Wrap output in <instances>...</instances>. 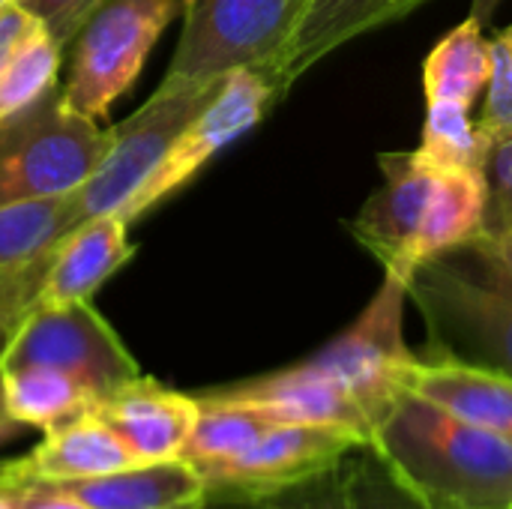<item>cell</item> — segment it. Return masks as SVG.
I'll return each mask as SVG.
<instances>
[{
  "label": "cell",
  "mask_w": 512,
  "mask_h": 509,
  "mask_svg": "<svg viewBox=\"0 0 512 509\" xmlns=\"http://www.w3.org/2000/svg\"><path fill=\"white\" fill-rule=\"evenodd\" d=\"M390 480L423 509H510L512 441L402 393L369 447Z\"/></svg>",
  "instance_id": "obj_1"
},
{
  "label": "cell",
  "mask_w": 512,
  "mask_h": 509,
  "mask_svg": "<svg viewBox=\"0 0 512 509\" xmlns=\"http://www.w3.org/2000/svg\"><path fill=\"white\" fill-rule=\"evenodd\" d=\"M408 297L423 312L429 357L512 375V264L498 240L480 234L420 264Z\"/></svg>",
  "instance_id": "obj_2"
},
{
  "label": "cell",
  "mask_w": 512,
  "mask_h": 509,
  "mask_svg": "<svg viewBox=\"0 0 512 509\" xmlns=\"http://www.w3.org/2000/svg\"><path fill=\"white\" fill-rule=\"evenodd\" d=\"M105 147L108 129L69 108L54 87L0 120V207L78 192Z\"/></svg>",
  "instance_id": "obj_3"
},
{
  "label": "cell",
  "mask_w": 512,
  "mask_h": 509,
  "mask_svg": "<svg viewBox=\"0 0 512 509\" xmlns=\"http://www.w3.org/2000/svg\"><path fill=\"white\" fill-rule=\"evenodd\" d=\"M222 78H189L165 75L156 93L135 108L123 123L108 129V147L96 171L84 180L75 195L78 219H93L102 213H123L135 192L159 168L177 135L195 120V114L216 96Z\"/></svg>",
  "instance_id": "obj_4"
},
{
  "label": "cell",
  "mask_w": 512,
  "mask_h": 509,
  "mask_svg": "<svg viewBox=\"0 0 512 509\" xmlns=\"http://www.w3.org/2000/svg\"><path fill=\"white\" fill-rule=\"evenodd\" d=\"M180 9L183 0H105L72 39L69 81L60 90L69 108L105 120Z\"/></svg>",
  "instance_id": "obj_5"
},
{
  "label": "cell",
  "mask_w": 512,
  "mask_h": 509,
  "mask_svg": "<svg viewBox=\"0 0 512 509\" xmlns=\"http://www.w3.org/2000/svg\"><path fill=\"white\" fill-rule=\"evenodd\" d=\"M294 18V0H183V30L168 75L222 78L249 66L273 81Z\"/></svg>",
  "instance_id": "obj_6"
},
{
  "label": "cell",
  "mask_w": 512,
  "mask_h": 509,
  "mask_svg": "<svg viewBox=\"0 0 512 509\" xmlns=\"http://www.w3.org/2000/svg\"><path fill=\"white\" fill-rule=\"evenodd\" d=\"M408 282L384 273V282L363 315L315 357L303 360L312 372L339 384L375 423L402 396V372L417 357L405 345Z\"/></svg>",
  "instance_id": "obj_7"
},
{
  "label": "cell",
  "mask_w": 512,
  "mask_h": 509,
  "mask_svg": "<svg viewBox=\"0 0 512 509\" xmlns=\"http://www.w3.org/2000/svg\"><path fill=\"white\" fill-rule=\"evenodd\" d=\"M0 366H45L66 372L81 381L96 402L141 375L123 339L90 300L33 309L15 327Z\"/></svg>",
  "instance_id": "obj_8"
},
{
  "label": "cell",
  "mask_w": 512,
  "mask_h": 509,
  "mask_svg": "<svg viewBox=\"0 0 512 509\" xmlns=\"http://www.w3.org/2000/svg\"><path fill=\"white\" fill-rule=\"evenodd\" d=\"M354 450H366V441L348 429L276 423L243 453L198 471L210 486V498L261 501L333 477Z\"/></svg>",
  "instance_id": "obj_9"
},
{
  "label": "cell",
  "mask_w": 512,
  "mask_h": 509,
  "mask_svg": "<svg viewBox=\"0 0 512 509\" xmlns=\"http://www.w3.org/2000/svg\"><path fill=\"white\" fill-rule=\"evenodd\" d=\"M279 90L261 69H234L225 75L216 96L195 114V120L177 135L159 168L150 174V180L135 192V198L123 207V219L132 225L147 210L171 198L177 189H183L216 153H222L228 144L243 138L249 129H255L264 114L279 102Z\"/></svg>",
  "instance_id": "obj_10"
},
{
  "label": "cell",
  "mask_w": 512,
  "mask_h": 509,
  "mask_svg": "<svg viewBox=\"0 0 512 509\" xmlns=\"http://www.w3.org/2000/svg\"><path fill=\"white\" fill-rule=\"evenodd\" d=\"M378 165L384 171L381 189L360 207L357 219L348 225L363 249H369L384 273L408 282L411 249L438 177V168L426 165L417 150L381 153Z\"/></svg>",
  "instance_id": "obj_11"
},
{
  "label": "cell",
  "mask_w": 512,
  "mask_h": 509,
  "mask_svg": "<svg viewBox=\"0 0 512 509\" xmlns=\"http://www.w3.org/2000/svg\"><path fill=\"white\" fill-rule=\"evenodd\" d=\"M129 447L138 465L183 459L195 432L201 402L198 396L162 387L153 378H132L93 408Z\"/></svg>",
  "instance_id": "obj_12"
},
{
  "label": "cell",
  "mask_w": 512,
  "mask_h": 509,
  "mask_svg": "<svg viewBox=\"0 0 512 509\" xmlns=\"http://www.w3.org/2000/svg\"><path fill=\"white\" fill-rule=\"evenodd\" d=\"M138 465L129 447L117 438V432L96 414L87 411L63 426L42 432V441L15 462H6L0 471L3 486L21 483H81L105 474H117Z\"/></svg>",
  "instance_id": "obj_13"
},
{
  "label": "cell",
  "mask_w": 512,
  "mask_h": 509,
  "mask_svg": "<svg viewBox=\"0 0 512 509\" xmlns=\"http://www.w3.org/2000/svg\"><path fill=\"white\" fill-rule=\"evenodd\" d=\"M207 396L249 405L273 417L276 423H309V426H336L360 435L369 447L372 420L369 414L330 378L312 372L306 363H297L291 369L243 381L234 387L213 390Z\"/></svg>",
  "instance_id": "obj_14"
},
{
  "label": "cell",
  "mask_w": 512,
  "mask_h": 509,
  "mask_svg": "<svg viewBox=\"0 0 512 509\" xmlns=\"http://www.w3.org/2000/svg\"><path fill=\"white\" fill-rule=\"evenodd\" d=\"M426 0H306L282 45L273 84L279 96L345 42L411 15Z\"/></svg>",
  "instance_id": "obj_15"
},
{
  "label": "cell",
  "mask_w": 512,
  "mask_h": 509,
  "mask_svg": "<svg viewBox=\"0 0 512 509\" xmlns=\"http://www.w3.org/2000/svg\"><path fill=\"white\" fill-rule=\"evenodd\" d=\"M402 393L512 441V375L450 357H414L402 372Z\"/></svg>",
  "instance_id": "obj_16"
},
{
  "label": "cell",
  "mask_w": 512,
  "mask_h": 509,
  "mask_svg": "<svg viewBox=\"0 0 512 509\" xmlns=\"http://www.w3.org/2000/svg\"><path fill=\"white\" fill-rule=\"evenodd\" d=\"M135 255L129 222L117 213H102L75 225L51 252L39 306H69L93 300V294L126 267Z\"/></svg>",
  "instance_id": "obj_17"
},
{
  "label": "cell",
  "mask_w": 512,
  "mask_h": 509,
  "mask_svg": "<svg viewBox=\"0 0 512 509\" xmlns=\"http://www.w3.org/2000/svg\"><path fill=\"white\" fill-rule=\"evenodd\" d=\"M63 489L90 509H204L210 501V486L189 459L132 465Z\"/></svg>",
  "instance_id": "obj_18"
},
{
  "label": "cell",
  "mask_w": 512,
  "mask_h": 509,
  "mask_svg": "<svg viewBox=\"0 0 512 509\" xmlns=\"http://www.w3.org/2000/svg\"><path fill=\"white\" fill-rule=\"evenodd\" d=\"M486 219V177L477 168H438L414 249H411V273L453 252L474 237L483 234ZM411 279V276H408Z\"/></svg>",
  "instance_id": "obj_19"
},
{
  "label": "cell",
  "mask_w": 512,
  "mask_h": 509,
  "mask_svg": "<svg viewBox=\"0 0 512 509\" xmlns=\"http://www.w3.org/2000/svg\"><path fill=\"white\" fill-rule=\"evenodd\" d=\"M492 78V39H486L483 24L468 15L456 24L426 57L423 87L426 105L450 102L471 108Z\"/></svg>",
  "instance_id": "obj_20"
},
{
  "label": "cell",
  "mask_w": 512,
  "mask_h": 509,
  "mask_svg": "<svg viewBox=\"0 0 512 509\" xmlns=\"http://www.w3.org/2000/svg\"><path fill=\"white\" fill-rule=\"evenodd\" d=\"M9 417L21 429L48 432L96 408V396L66 372L45 366L3 369Z\"/></svg>",
  "instance_id": "obj_21"
},
{
  "label": "cell",
  "mask_w": 512,
  "mask_h": 509,
  "mask_svg": "<svg viewBox=\"0 0 512 509\" xmlns=\"http://www.w3.org/2000/svg\"><path fill=\"white\" fill-rule=\"evenodd\" d=\"M75 225V195L18 201L0 207V273L45 258Z\"/></svg>",
  "instance_id": "obj_22"
},
{
  "label": "cell",
  "mask_w": 512,
  "mask_h": 509,
  "mask_svg": "<svg viewBox=\"0 0 512 509\" xmlns=\"http://www.w3.org/2000/svg\"><path fill=\"white\" fill-rule=\"evenodd\" d=\"M198 402H201V414L183 453V459H189L195 468H207V465H216L243 453L270 426H276L273 417L249 405L225 402L207 393L198 396Z\"/></svg>",
  "instance_id": "obj_23"
},
{
  "label": "cell",
  "mask_w": 512,
  "mask_h": 509,
  "mask_svg": "<svg viewBox=\"0 0 512 509\" xmlns=\"http://www.w3.org/2000/svg\"><path fill=\"white\" fill-rule=\"evenodd\" d=\"M60 54L63 45L42 24L27 33L0 78V120L33 105L57 87Z\"/></svg>",
  "instance_id": "obj_24"
},
{
  "label": "cell",
  "mask_w": 512,
  "mask_h": 509,
  "mask_svg": "<svg viewBox=\"0 0 512 509\" xmlns=\"http://www.w3.org/2000/svg\"><path fill=\"white\" fill-rule=\"evenodd\" d=\"M417 156L432 168H477L483 171L486 144L480 138L477 123L471 120V108L432 102L426 105L423 141Z\"/></svg>",
  "instance_id": "obj_25"
},
{
  "label": "cell",
  "mask_w": 512,
  "mask_h": 509,
  "mask_svg": "<svg viewBox=\"0 0 512 509\" xmlns=\"http://www.w3.org/2000/svg\"><path fill=\"white\" fill-rule=\"evenodd\" d=\"M486 219L483 234L501 240L512 228V129L486 144Z\"/></svg>",
  "instance_id": "obj_26"
},
{
  "label": "cell",
  "mask_w": 512,
  "mask_h": 509,
  "mask_svg": "<svg viewBox=\"0 0 512 509\" xmlns=\"http://www.w3.org/2000/svg\"><path fill=\"white\" fill-rule=\"evenodd\" d=\"M486 90V108L477 120L483 144L512 129V24L492 39V78Z\"/></svg>",
  "instance_id": "obj_27"
},
{
  "label": "cell",
  "mask_w": 512,
  "mask_h": 509,
  "mask_svg": "<svg viewBox=\"0 0 512 509\" xmlns=\"http://www.w3.org/2000/svg\"><path fill=\"white\" fill-rule=\"evenodd\" d=\"M342 483L351 495L354 509H423L408 498L381 465H351L348 474L342 468Z\"/></svg>",
  "instance_id": "obj_28"
},
{
  "label": "cell",
  "mask_w": 512,
  "mask_h": 509,
  "mask_svg": "<svg viewBox=\"0 0 512 509\" xmlns=\"http://www.w3.org/2000/svg\"><path fill=\"white\" fill-rule=\"evenodd\" d=\"M18 3L66 48L105 0H18Z\"/></svg>",
  "instance_id": "obj_29"
},
{
  "label": "cell",
  "mask_w": 512,
  "mask_h": 509,
  "mask_svg": "<svg viewBox=\"0 0 512 509\" xmlns=\"http://www.w3.org/2000/svg\"><path fill=\"white\" fill-rule=\"evenodd\" d=\"M9 489L15 498V509H90L78 495L51 483H21Z\"/></svg>",
  "instance_id": "obj_30"
},
{
  "label": "cell",
  "mask_w": 512,
  "mask_h": 509,
  "mask_svg": "<svg viewBox=\"0 0 512 509\" xmlns=\"http://www.w3.org/2000/svg\"><path fill=\"white\" fill-rule=\"evenodd\" d=\"M39 21L18 3V0H9L3 9H0V78L9 66V60L15 57L18 45L27 39V33L36 27Z\"/></svg>",
  "instance_id": "obj_31"
},
{
  "label": "cell",
  "mask_w": 512,
  "mask_h": 509,
  "mask_svg": "<svg viewBox=\"0 0 512 509\" xmlns=\"http://www.w3.org/2000/svg\"><path fill=\"white\" fill-rule=\"evenodd\" d=\"M288 509H354V504H351V495H348V489H345V483H342V477H339V480H336L330 489H324L321 495H315V498H309V501H303V504Z\"/></svg>",
  "instance_id": "obj_32"
},
{
  "label": "cell",
  "mask_w": 512,
  "mask_h": 509,
  "mask_svg": "<svg viewBox=\"0 0 512 509\" xmlns=\"http://www.w3.org/2000/svg\"><path fill=\"white\" fill-rule=\"evenodd\" d=\"M21 432V426L9 417V408H6V390H3V366H0V444L12 441L15 435Z\"/></svg>",
  "instance_id": "obj_33"
},
{
  "label": "cell",
  "mask_w": 512,
  "mask_h": 509,
  "mask_svg": "<svg viewBox=\"0 0 512 509\" xmlns=\"http://www.w3.org/2000/svg\"><path fill=\"white\" fill-rule=\"evenodd\" d=\"M504 0H474V6H471V15L480 21V24H489L492 18H495V12H498V6H501Z\"/></svg>",
  "instance_id": "obj_34"
},
{
  "label": "cell",
  "mask_w": 512,
  "mask_h": 509,
  "mask_svg": "<svg viewBox=\"0 0 512 509\" xmlns=\"http://www.w3.org/2000/svg\"><path fill=\"white\" fill-rule=\"evenodd\" d=\"M12 327L6 324V321H0V360H3V354H6V348H9V342H12Z\"/></svg>",
  "instance_id": "obj_35"
},
{
  "label": "cell",
  "mask_w": 512,
  "mask_h": 509,
  "mask_svg": "<svg viewBox=\"0 0 512 509\" xmlns=\"http://www.w3.org/2000/svg\"><path fill=\"white\" fill-rule=\"evenodd\" d=\"M498 243H501L504 255L510 258V264H512V228H510V231H507V234H504V237H501V240H498Z\"/></svg>",
  "instance_id": "obj_36"
},
{
  "label": "cell",
  "mask_w": 512,
  "mask_h": 509,
  "mask_svg": "<svg viewBox=\"0 0 512 509\" xmlns=\"http://www.w3.org/2000/svg\"><path fill=\"white\" fill-rule=\"evenodd\" d=\"M306 0H294V6H297V12H300V6H303Z\"/></svg>",
  "instance_id": "obj_37"
},
{
  "label": "cell",
  "mask_w": 512,
  "mask_h": 509,
  "mask_svg": "<svg viewBox=\"0 0 512 509\" xmlns=\"http://www.w3.org/2000/svg\"><path fill=\"white\" fill-rule=\"evenodd\" d=\"M6 3H9V0H0V9H3V6H6Z\"/></svg>",
  "instance_id": "obj_38"
},
{
  "label": "cell",
  "mask_w": 512,
  "mask_h": 509,
  "mask_svg": "<svg viewBox=\"0 0 512 509\" xmlns=\"http://www.w3.org/2000/svg\"><path fill=\"white\" fill-rule=\"evenodd\" d=\"M0 471H3V465H0Z\"/></svg>",
  "instance_id": "obj_39"
},
{
  "label": "cell",
  "mask_w": 512,
  "mask_h": 509,
  "mask_svg": "<svg viewBox=\"0 0 512 509\" xmlns=\"http://www.w3.org/2000/svg\"><path fill=\"white\" fill-rule=\"evenodd\" d=\"M510 509H512V507H510Z\"/></svg>",
  "instance_id": "obj_40"
}]
</instances>
